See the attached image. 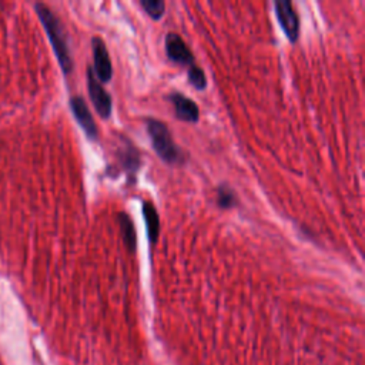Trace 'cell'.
<instances>
[{
    "label": "cell",
    "mask_w": 365,
    "mask_h": 365,
    "mask_svg": "<svg viewBox=\"0 0 365 365\" xmlns=\"http://www.w3.org/2000/svg\"><path fill=\"white\" fill-rule=\"evenodd\" d=\"M143 217L147 228V237L151 244H155L160 235V218L154 205L148 201L143 202Z\"/></svg>",
    "instance_id": "9c48e42d"
},
{
    "label": "cell",
    "mask_w": 365,
    "mask_h": 365,
    "mask_svg": "<svg viewBox=\"0 0 365 365\" xmlns=\"http://www.w3.org/2000/svg\"><path fill=\"white\" fill-rule=\"evenodd\" d=\"M277 20L291 43H295L299 36V17L292 7L289 0H275L274 1Z\"/></svg>",
    "instance_id": "3957f363"
},
{
    "label": "cell",
    "mask_w": 365,
    "mask_h": 365,
    "mask_svg": "<svg viewBox=\"0 0 365 365\" xmlns=\"http://www.w3.org/2000/svg\"><path fill=\"white\" fill-rule=\"evenodd\" d=\"M187 76H188V81L190 84L197 88L198 91H202L205 87H207V78H205V73L202 71V68H200L198 66L195 64H191L188 71H187Z\"/></svg>",
    "instance_id": "5bb4252c"
},
{
    "label": "cell",
    "mask_w": 365,
    "mask_h": 365,
    "mask_svg": "<svg viewBox=\"0 0 365 365\" xmlns=\"http://www.w3.org/2000/svg\"><path fill=\"white\" fill-rule=\"evenodd\" d=\"M165 53L167 57L177 64L191 66L194 63V56L191 50L177 33H168L165 36Z\"/></svg>",
    "instance_id": "52a82bcc"
},
{
    "label": "cell",
    "mask_w": 365,
    "mask_h": 365,
    "mask_svg": "<svg viewBox=\"0 0 365 365\" xmlns=\"http://www.w3.org/2000/svg\"><path fill=\"white\" fill-rule=\"evenodd\" d=\"M120 160L123 161L124 167L131 174L137 173L138 164H140V157H138V151L130 143H128V147H121V150H120Z\"/></svg>",
    "instance_id": "7c38bea8"
},
{
    "label": "cell",
    "mask_w": 365,
    "mask_h": 365,
    "mask_svg": "<svg viewBox=\"0 0 365 365\" xmlns=\"http://www.w3.org/2000/svg\"><path fill=\"white\" fill-rule=\"evenodd\" d=\"M170 101L174 106L175 110V115L178 120L181 121H187V123H197L200 118V110L198 106L188 98L187 96L181 94V93H171V96L168 97Z\"/></svg>",
    "instance_id": "ba28073f"
},
{
    "label": "cell",
    "mask_w": 365,
    "mask_h": 365,
    "mask_svg": "<svg viewBox=\"0 0 365 365\" xmlns=\"http://www.w3.org/2000/svg\"><path fill=\"white\" fill-rule=\"evenodd\" d=\"M70 108H71V113H73L76 121L83 128L86 135L91 140H96L98 137V130H97L96 121H94L84 98L80 97V96L71 97L70 98Z\"/></svg>",
    "instance_id": "5b68a950"
},
{
    "label": "cell",
    "mask_w": 365,
    "mask_h": 365,
    "mask_svg": "<svg viewBox=\"0 0 365 365\" xmlns=\"http://www.w3.org/2000/svg\"><path fill=\"white\" fill-rule=\"evenodd\" d=\"M147 133L150 135L153 148L155 154L170 165H180L184 163V153L174 143L167 125L155 118H148L145 121Z\"/></svg>",
    "instance_id": "7a4b0ae2"
},
{
    "label": "cell",
    "mask_w": 365,
    "mask_h": 365,
    "mask_svg": "<svg viewBox=\"0 0 365 365\" xmlns=\"http://www.w3.org/2000/svg\"><path fill=\"white\" fill-rule=\"evenodd\" d=\"M93 46V58H94V71L100 83H108L113 77V66L104 41L100 37L91 40Z\"/></svg>",
    "instance_id": "8992f818"
},
{
    "label": "cell",
    "mask_w": 365,
    "mask_h": 365,
    "mask_svg": "<svg viewBox=\"0 0 365 365\" xmlns=\"http://www.w3.org/2000/svg\"><path fill=\"white\" fill-rule=\"evenodd\" d=\"M37 16L40 19V21L43 23V27L48 36V40L53 46L54 54L58 60V64L63 70L64 74L71 73L73 70V60L70 56V50H68V43H67V37L66 33L63 30V26L60 23V20L56 17V14L46 6L41 3H37L34 6Z\"/></svg>",
    "instance_id": "6da1fadb"
},
{
    "label": "cell",
    "mask_w": 365,
    "mask_h": 365,
    "mask_svg": "<svg viewBox=\"0 0 365 365\" xmlns=\"http://www.w3.org/2000/svg\"><path fill=\"white\" fill-rule=\"evenodd\" d=\"M217 205L222 210L234 208L238 205V197L228 184H220L217 188Z\"/></svg>",
    "instance_id": "8fae6325"
},
{
    "label": "cell",
    "mask_w": 365,
    "mask_h": 365,
    "mask_svg": "<svg viewBox=\"0 0 365 365\" xmlns=\"http://www.w3.org/2000/svg\"><path fill=\"white\" fill-rule=\"evenodd\" d=\"M87 88H88V96L91 98V103L98 113L100 117L108 118L113 111V103H111V96L106 91L103 84L96 78V74L93 73L91 67L87 70Z\"/></svg>",
    "instance_id": "277c9868"
},
{
    "label": "cell",
    "mask_w": 365,
    "mask_h": 365,
    "mask_svg": "<svg viewBox=\"0 0 365 365\" xmlns=\"http://www.w3.org/2000/svg\"><path fill=\"white\" fill-rule=\"evenodd\" d=\"M118 224H120V231H121L125 248L130 252H134L135 247H137V238H135V230H134L133 221L130 220V217L127 214L120 212L118 214Z\"/></svg>",
    "instance_id": "30bf717a"
},
{
    "label": "cell",
    "mask_w": 365,
    "mask_h": 365,
    "mask_svg": "<svg viewBox=\"0 0 365 365\" xmlns=\"http://www.w3.org/2000/svg\"><path fill=\"white\" fill-rule=\"evenodd\" d=\"M138 3L153 20H160L165 11V3L163 0H140Z\"/></svg>",
    "instance_id": "4fadbf2b"
}]
</instances>
